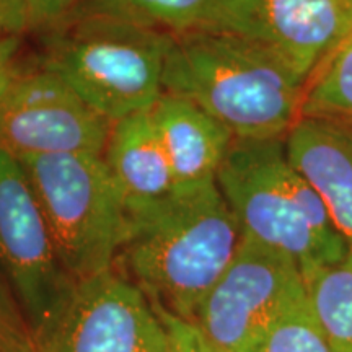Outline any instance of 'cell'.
Segmentation results:
<instances>
[{
  "instance_id": "obj_13",
  "label": "cell",
  "mask_w": 352,
  "mask_h": 352,
  "mask_svg": "<svg viewBox=\"0 0 352 352\" xmlns=\"http://www.w3.org/2000/svg\"><path fill=\"white\" fill-rule=\"evenodd\" d=\"M103 158L126 204L160 199L178 188L148 111L114 122Z\"/></svg>"
},
{
  "instance_id": "obj_12",
  "label": "cell",
  "mask_w": 352,
  "mask_h": 352,
  "mask_svg": "<svg viewBox=\"0 0 352 352\" xmlns=\"http://www.w3.org/2000/svg\"><path fill=\"white\" fill-rule=\"evenodd\" d=\"M178 186L214 182L233 142L230 131L191 101L162 94L148 109Z\"/></svg>"
},
{
  "instance_id": "obj_22",
  "label": "cell",
  "mask_w": 352,
  "mask_h": 352,
  "mask_svg": "<svg viewBox=\"0 0 352 352\" xmlns=\"http://www.w3.org/2000/svg\"><path fill=\"white\" fill-rule=\"evenodd\" d=\"M16 47H19V38L0 34V95L21 72L16 64Z\"/></svg>"
},
{
  "instance_id": "obj_3",
  "label": "cell",
  "mask_w": 352,
  "mask_h": 352,
  "mask_svg": "<svg viewBox=\"0 0 352 352\" xmlns=\"http://www.w3.org/2000/svg\"><path fill=\"white\" fill-rule=\"evenodd\" d=\"M215 183L241 235L289 254L303 276L349 256L323 199L290 164L285 138L233 139Z\"/></svg>"
},
{
  "instance_id": "obj_2",
  "label": "cell",
  "mask_w": 352,
  "mask_h": 352,
  "mask_svg": "<svg viewBox=\"0 0 352 352\" xmlns=\"http://www.w3.org/2000/svg\"><path fill=\"white\" fill-rule=\"evenodd\" d=\"M164 94L195 103L233 139H272L300 120L305 80L250 39L191 28L171 33Z\"/></svg>"
},
{
  "instance_id": "obj_24",
  "label": "cell",
  "mask_w": 352,
  "mask_h": 352,
  "mask_svg": "<svg viewBox=\"0 0 352 352\" xmlns=\"http://www.w3.org/2000/svg\"><path fill=\"white\" fill-rule=\"evenodd\" d=\"M210 352H214V351H212V349H210Z\"/></svg>"
},
{
  "instance_id": "obj_4",
  "label": "cell",
  "mask_w": 352,
  "mask_h": 352,
  "mask_svg": "<svg viewBox=\"0 0 352 352\" xmlns=\"http://www.w3.org/2000/svg\"><path fill=\"white\" fill-rule=\"evenodd\" d=\"M39 39L41 67L111 124L148 111L164 94L171 33L135 13H95Z\"/></svg>"
},
{
  "instance_id": "obj_11",
  "label": "cell",
  "mask_w": 352,
  "mask_h": 352,
  "mask_svg": "<svg viewBox=\"0 0 352 352\" xmlns=\"http://www.w3.org/2000/svg\"><path fill=\"white\" fill-rule=\"evenodd\" d=\"M285 152L323 199L352 253V124L300 118L285 134Z\"/></svg>"
},
{
  "instance_id": "obj_23",
  "label": "cell",
  "mask_w": 352,
  "mask_h": 352,
  "mask_svg": "<svg viewBox=\"0 0 352 352\" xmlns=\"http://www.w3.org/2000/svg\"><path fill=\"white\" fill-rule=\"evenodd\" d=\"M351 43H352V0H346V21H344V28H342L341 36L338 38V41H336V44H334L333 50L328 52L327 57H324V59L321 60L320 64L327 63L329 57L336 54L338 51H341L342 47L349 46ZM320 64H318V65H320ZM318 65H316V67H318ZM316 67H315V69H316ZM308 77H310V76H308Z\"/></svg>"
},
{
  "instance_id": "obj_15",
  "label": "cell",
  "mask_w": 352,
  "mask_h": 352,
  "mask_svg": "<svg viewBox=\"0 0 352 352\" xmlns=\"http://www.w3.org/2000/svg\"><path fill=\"white\" fill-rule=\"evenodd\" d=\"M300 118L352 124V43L320 64L305 83Z\"/></svg>"
},
{
  "instance_id": "obj_16",
  "label": "cell",
  "mask_w": 352,
  "mask_h": 352,
  "mask_svg": "<svg viewBox=\"0 0 352 352\" xmlns=\"http://www.w3.org/2000/svg\"><path fill=\"white\" fill-rule=\"evenodd\" d=\"M253 352H336L302 298L267 329Z\"/></svg>"
},
{
  "instance_id": "obj_8",
  "label": "cell",
  "mask_w": 352,
  "mask_h": 352,
  "mask_svg": "<svg viewBox=\"0 0 352 352\" xmlns=\"http://www.w3.org/2000/svg\"><path fill=\"white\" fill-rule=\"evenodd\" d=\"M34 342L36 352H166L168 327L134 284L108 270L77 280Z\"/></svg>"
},
{
  "instance_id": "obj_9",
  "label": "cell",
  "mask_w": 352,
  "mask_h": 352,
  "mask_svg": "<svg viewBox=\"0 0 352 352\" xmlns=\"http://www.w3.org/2000/svg\"><path fill=\"white\" fill-rule=\"evenodd\" d=\"M111 126L43 67L21 70L0 95V152L16 160L52 153L103 155Z\"/></svg>"
},
{
  "instance_id": "obj_10",
  "label": "cell",
  "mask_w": 352,
  "mask_h": 352,
  "mask_svg": "<svg viewBox=\"0 0 352 352\" xmlns=\"http://www.w3.org/2000/svg\"><path fill=\"white\" fill-rule=\"evenodd\" d=\"M344 21L346 0H214L195 28L250 39L279 56L307 83Z\"/></svg>"
},
{
  "instance_id": "obj_21",
  "label": "cell",
  "mask_w": 352,
  "mask_h": 352,
  "mask_svg": "<svg viewBox=\"0 0 352 352\" xmlns=\"http://www.w3.org/2000/svg\"><path fill=\"white\" fill-rule=\"evenodd\" d=\"M28 33L25 0H0V34L19 38Z\"/></svg>"
},
{
  "instance_id": "obj_17",
  "label": "cell",
  "mask_w": 352,
  "mask_h": 352,
  "mask_svg": "<svg viewBox=\"0 0 352 352\" xmlns=\"http://www.w3.org/2000/svg\"><path fill=\"white\" fill-rule=\"evenodd\" d=\"M25 8L28 32L38 36L95 13H135L127 0H25Z\"/></svg>"
},
{
  "instance_id": "obj_18",
  "label": "cell",
  "mask_w": 352,
  "mask_h": 352,
  "mask_svg": "<svg viewBox=\"0 0 352 352\" xmlns=\"http://www.w3.org/2000/svg\"><path fill=\"white\" fill-rule=\"evenodd\" d=\"M212 2L214 0H127L132 10L145 21L170 33H182L199 25Z\"/></svg>"
},
{
  "instance_id": "obj_5",
  "label": "cell",
  "mask_w": 352,
  "mask_h": 352,
  "mask_svg": "<svg viewBox=\"0 0 352 352\" xmlns=\"http://www.w3.org/2000/svg\"><path fill=\"white\" fill-rule=\"evenodd\" d=\"M19 162L69 274L82 280L111 270L126 202L103 155L52 153Z\"/></svg>"
},
{
  "instance_id": "obj_1",
  "label": "cell",
  "mask_w": 352,
  "mask_h": 352,
  "mask_svg": "<svg viewBox=\"0 0 352 352\" xmlns=\"http://www.w3.org/2000/svg\"><path fill=\"white\" fill-rule=\"evenodd\" d=\"M240 241L241 228L215 179L178 186L160 199L126 204L111 270L157 310L191 323Z\"/></svg>"
},
{
  "instance_id": "obj_20",
  "label": "cell",
  "mask_w": 352,
  "mask_h": 352,
  "mask_svg": "<svg viewBox=\"0 0 352 352\" xmlns=\"http://www.w3.org/2000/svg\"><path fill=\"white\" fill-rule=\"evenodd\" d=\"M157 311L164 316L166 327H168V349L166 352H210L209 346L206 344V341L202 340V336L192 324L166 315L160 310Z\"/></svg>"
},
{
  "instance_id": "obj_14",
  "label": "cell",
  "mask_w": 352,
  "mask_h": 352,
  "mask_svg": "<svg viewBox=\"0 0 352 352\" xmlns=\"http://www.w3.org/2000/svg\"><path fill=\"white\" fill-rule=\"evenodd\" d=\"M308 305L336 352H352V253L303 276Z\"/></svg>"
},
{
  "instance_id": "obj_6",
  "label": "cell",
  "mask_w": 352,
  "mask_h": 352,
  "mask_svg": "<svg viewBox=\"0 0 352 352\" xmlns=\"http://www.w3.org/2000/svg\"><path fill=\"white\" fill-rule=\"evenodd\" d=\"M305 297L296 259L241 235L235 256L189 324L214 352H253L267 329Z\"/></svg>"
},
{
  "instance_id": "obj_7",
  "label": "cell",
  "mask_w": 352,
  "mask_h": 352,
  "mask_svg": "<svg viewBox=\"0 0 352 352\" xmlns=\"http://www.w3.org/2000/svg\"><path fill=\"white\" fill-rule=\"evenodd\" d=\"M0 271L33 336L52 320L76 287L23 166L0 152Z\"/></svg>"
},
{
  "instance_id": "obj_19",
  "label": "cell",
  "mask_w": 352,
  "mask_h": 352,
  "mask_svg": "<svg viewBox=\"0 0 352 352\" xmlns=\"http://www.w3.org/2000/svg\"><path fill=\"white\" fill-rule=\"evenodd\" d=\"M0 352H36L30 323L12 294L0 280Z\"/></svg>"
}]
</instances>
